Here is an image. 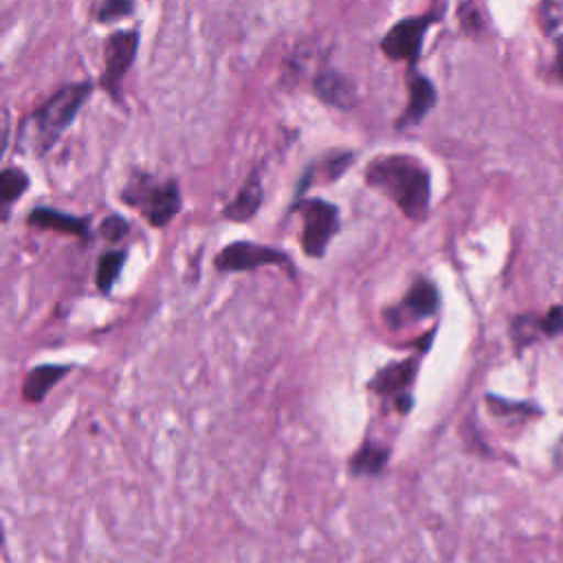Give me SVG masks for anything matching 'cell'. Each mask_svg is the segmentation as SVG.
<instances>
[{
	"label": "cell",
	"instance_id": "cell-3",
	"mask_svg": "<svg viewBox=\"0 0 563 563\" xmlns=\"http://www.w3.org/2000/svg\"><path fill=\"white\" fill-rule=\"evenodd\" d=\"M128 205L141 209L152 227H165L180 211L178 183H150L139 180L123 191Z\"/></svg>",
	"mask_w": 563,
	"mask_h": 563
},
{
	"label": "cell",
	"instance_id": "cell-17",
	"mask_svg": "<svg viewBox=\"0 0 563 563\" xmlns=\"http://www.w3.org/2000/svg\"><path fill=\"white\" fill-rule=\"evenodd\" d=\"M29 187V178L22 169H4L2 176H0V198H2V205L9 207L13 200H18L24 189Z\"/></svg>",
	"mask_w": 563,
	"mask_h": 563
},
{
	"label": "cell",
	"instance_id": "cell-11",
	"mask_svg": "<svg viewBox=\"0 0 563 563\" xmlns=\"http://www.w3.org/2000/svg\"><path fill=\"white\" fill-rule=\"evenodd\" d=\"M435 103V90L431 86V81L422 75H413L409 81V101H407V110L400 119V125H413L418 123Z\"/></svg>",
	"mask_w": 563,
	"mask_h": 563
},
{
	"label": "cell",
	"instance_id": "cell-8",
	"mask_svg": "<svg viewBox=\"0 0 563 563\" xmlns=\"http://www.w3.org/2000/svg\"><path fill=\"white\" fill-rule=\"evenodd\" d=\"M139 46V35L134 31H119L110 35L106 42V73L103 84L110 92H117L121 77L128 73L130 64L134 62Z\"/></svg>",
	"mask_w": 563,
	"mask_h": 563
},
{
	"label": "cell",
	"instance_id": "cell-1",
	"mask_svg": "<svg viewBox=\"0 0 563 563\" xmlns=\"http://www.w3.org/2000/svg\"><path fill=\"white\" fill-rule=\"evenodd\" d=\"M365 180L389 196L407 218L422 220L427 216L431 196L429 174L411 156L394 154L376 158L367 167Z\"/></svg>",
	"mask_w": 563,
	"mask_h": 563
},
{
	"label": "cell",
	"instance_id": "cell-15",
	"mask_svg": "<svg viewBox=\"0 0 563 563\" xmlns=\"http://www.w3.org/2000/svg\"><path fill=\"white\" fill-rule=\"evenodd\" d=\"M314 86L319 97L328 103H334L339 108H350L354 103V90L350 81H345L336 73H323Z\"/></svg>",
	"mask_w": 563,
	"mask_h": 563
},
{
	"label": "cell",
	"instance_id": "cell-13",
	"mask_svg": "<svg viewBox=\"0 0 563 563\" xmlns=\"http://www.w3.org/2000/svg\"><path fill=\"white\" fill-rule=\"evenodd\" d=\"M387 460H389V446L367 440L350 460V473L352 475H378L385 468Z\"/></svg>",
	"mask_w": 563,
	"mask_h": 563
},
{
	"label": "cell",
	"instance_id": "cell-9",
	"mask_svg": "<svg viewBox=\"0 0 563 563\" xmlns=\"http://www.w3.org/2000/svg\"><path fill=\"white\" fill-rule=\"evenodd\" d=\"M416 372H418V361L402 358L398 363H391V365H385L383 369H378L367 387L380 396L396 398L398 394H405L409 389V385L416 378Z\"/></svg>",
	"mask_w": 563,
	"mask_h": 563
},
{
	"label": "cell",
	"instance_id": "cell-14",
	"mask_svg": "<svg viewBox=\"0 0 563 563\" xmlns=\"http://www.w3.org/2000/svg\"><path fill=\"white\" fill-rule=\"evenodd\" d=\"M262 202V185L260 180L253 176L240 191L238 196L224 207V218L235 220V222H244L249 218L255 216V211L260 209Z\"/></svg>",
	"mask_w": 563,
	"mask_h": 563
},
{
	"label": "cell",
	"instance_id": "cell-21",
	"mask_svg": "<svg viewBox=\"0 0 563 563\" xmlns=\"http://www.w3.org/2000/svg\"><path fill=\"white\" fill-rule=\"evenodd\" d=\"M556 66H559V70L563 73V37L556 42Z\"/></svg>",
	"mask_w": 563,
	"mask_h": 563
},
{
	"label": "cell",
	"instance_id": "cell-4",
	"mask_svg": "<svg viewBox=\"0 0 563 563\" xmlns=\"http://www.w3.org/2000/svg\"><path fill=\"white\" fill-rule=\"evenodd\" d=\"M303 216L301 246L308 257H323L330 240L339 231V209L325 200L312 198L297 205Z\"/></svg>",
	"mask_w": 563,
	"mask_h": 563
},
{
	"label": "cell",
	"instance_id": "cell-12",
	"mask_svg": "<svg viewBox=\"0 0 563 563\" xmlns=\"http://www.w3.org/2000/svg\"><path fill=\"white\" fill-rule=\"evenodd\" d=\"M29 224H35L40 229H51V231H62V233H73L79 238L88 235V222L84 218H75L70 213L57 211V209H35L29 213Z\"/></svg>",
	"mask_w": 563,
	"mask_h": 563
},
{
	"label": "cell",
	"instance_id": "cell-7",
	"mask_svg": "<svg viewBox=\"0 0 563 563\" xmlns=\"http://www.w3.org/2000/svg\"><path fill=\"white\" fill-rule=\"evenodd\" d=\"M271 264H288V255L284 251L255 242H233L216 255V268L224 273L253 271Z\"/></svg>",
	"mask_w": 563,
	"mask_h": 563
},
{
	"label": "cell",
	"instance_id": "cell-2",
	"mask_svg": "<svg viewBox=\"0 0 563 563\" xmlns=\"http://www.w3.org/2000/svg\"><path fill=\"white\" fill-rule=\"evenodd\" d=\"M92 86L90 84H73L55 92L46 103H42L35 112H31L18 132V145L29 154H44L55 145L62 132L73 123L81 103L88 99Z\"/></svg>",
	"mask_w": 563,
	"mask_h": 563
},
{
	"label": "cell",
	"instance_id": "cell-19",
	"mask_svg": "<svg viewBox=\"0 0 563 563\" xmlns=\"http://www.w3.org/2000/svg\"><path fill=\"white\" fill-rule=\"evenodd\" d=\"M128 222L121 218V216H110V218H106L103 222H101V235L106 238V240H110V242H117V240H121L125 233H128Z\"/></svg>",
	"mask_w": 563,
	"mask_h": 563
},
{
	"label": "cell",
	"instance_id": "cell-10",
	"mask_svg": "<svg viewBox=\"0 0 563 563\" xmlns=\"http://www.w3.org/2000/svg\"><path fill=\"white\" fill-rule=\"evenodd\" d=\"M70 372V365H37L33 367L22 385V396L26 402H40L48 394L53 385H57L66 374Z\"/></svg>",
	"mask_w": 563,
	"mask_h": 563
},
{
	"label": "cell",
	"instance_id": "cell-16",
	"mask_svg": "<svg viewBox=\"0 0 563 563\" xmlns=\"http://www.w3.org/2000/svg\"><path fill=\"white\" fill-rule=\"evenodd\" d=\"M125 262V251H106L101 257H99V264H97V288L101 292H110L114 282L119 279V273H121V266Z\"/></svg>",
	"mask_w": 563,
	"mask_h": 563
},
{
	"label": "cell",
	"instance_id": "cell-5",
	"mask_svg": "<svg viewBox=\"0 0 563 563\" xmlns=\"http://www.w3.org/2000/svg\"><path fill=\"white\" fill-rule=\"evenodd\" d=\"M438 306H440V295L435 284L420 277L409 286L402 301L385 310V321L391 328H400L405 323L433 317L438 312Z\"/></svg>",
	"mask_w": 563,
	"mask_h": 563
},
{
	"label": "cell",
	"instance_id": "cell-20",
	"mask_svg": "<svg viewBox=\"0 0 563 563\" xmlns=\"http://www.w3.org/2000/svg\"><path fill=\"white\" fill-rule=\"evenodd\" d=\"M539 323H541V332L543 334L561 332L563 330V308L561 306L552 308L543 319H539Z\"/></svg>",
	"mask_w": 563,
	"mask_h": 563
},
{
	"label": "cell",
	"instance_id": "cell-6",
	"mask_svg": "<svg viewBox=\"0 0 563 563\" xmlns=\"http://www.w3.org/2000/svg\"><path fill=\"white\" fill-rule=\"evenodd\" d=\"M435 15H422V18H407L394 24L380 40V48L389 59L396 62H416L420 55L422 37L427 29L433 24Z\"/></svg>",
	"mask_w": 563,
	"mask_h": 563
},
{
	"label": "cell",
	"instance_id": "cell-18",
	"mask_svg": "<svg viewBox=\"0 0 563 563\" xmlns=\"http://www.w3.org/2000/svg\"><path fill=\"white\" fill-rule=\"evenodd\" d=\"M132 9H134L132 0H103V4L99 7L97 18L101 22H110V20H117V18H123V15L132 13Z\"/></svg>",
	"mask_w": 563,
	"mask_h": 563
}]
</instances>
